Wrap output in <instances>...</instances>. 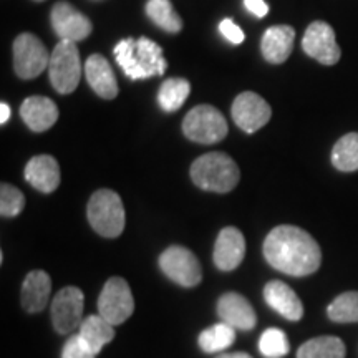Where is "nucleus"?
Masks as SVG:
<instances>
[{
  "instance_id": "f257e3e1",
  "label": "nucleus",
  "mask_w": 358,
  "mask_h": 358,
  "mask_svg": "<svg viewBox=\"0 0 358 358\" xmlns=\"http://www.w3.org/2000/svg\"><path fill=\"white\" fill-rule=\"evenodd\" d=\"M262 250L272 267L292 277L310 275L322 262L320 245L297 226H277L267 234Z\"/></svg>"
},
{
  "instance_id": "f03ea898",
  "label": "nucleus",
  "mask_w": 358,
  "mask_h": 358,
  "mask_svg": "<svg viewBox=\"0 0 358 358\" xmlns=\"http://www.w3.org/2000/svg\"><path fill=\"white\" fill-rule=\"evenodd\" d=\"M113 53L124 75L131 80H146L155 75H163L168 69L161 47L148 37L123 38L116 45Z\"/></svg>"
},
{
  "instance_id": "7ed1b4c3",
  "label": "nucleus",
  "mask_w": 358,
  "mask_h": 358,
  "mask_svg": "<svg viewBox=\"0 0 358 358\" xmlns=\"http://www.w3.org/2000/svg\"><path fill=\"white\" fill-rule=\"evenodd\" d=\"M241 173L236 161L226 153L199 156L191 166V179L204 191L229 192L239 182Z\"/></svg>"
},
{
  "instance_id": "20e7f679",
  "label": "nucleus",
  "mask_w": 358,
  "mask_h": 358,
  "mask_svg": "<svg viewBox=\"0 0 358 358\" xmlns=\"http://www.w3.org/2000/svg\"><path fill=\"white\" fill-rule=\"evenodd\" d=\"M88 221L98 234L115 239L124 229V208L118 192L100 189L90 198Z\"/></svg>"
},
{
  "instance_id": "39448f33",
  "label": "nucleus",
  "mask_w": 358,
  "mask_h": 358,
  "mask_svg": "<svg viewBox=\"0 0 358 358\" xmlns=\"http://www.w3.org/2000/svg\"><path fill=\"white\" fill-rule=\"evenodd\" d=\"M48 77L52 87L62 95L75 92L82 78V60L75 42L60 40L50 53Z\"/></svg>"
},
{
  "instance_id": "423d86ee",
  "label": "nucleus",
  "mask_w": 358,
  "mask_h": 358,
  "mask_svg": "<svg viewBox=\"0 0 358 358\" xmlns=\"http://www.w3.org/2000/svg\"><path fill=\"white\" fill-rule=\"evenodd\" d=\"M182 131L191 141L199 145H214L226 138L227 122L214 106L198 105L185 116Z\"/></svg>"
},
{
  "instance_id": "0eeeda50",
  "label": "nucleus",
  "mask_w": 358,
  "mask_h": 358,
  "mask_svg": "<svg viewBox=\"0 0 358 358\" xmlns=\"http://www.w3.org/2000/svg\"><path fill=\"white\" fill-rule=\"evenodd\" d=\"M134 310V299L128 282L122 277H110L98 297V312L111 325L127 322Z\"/></svg>"
},
{
  "instance_id": "6e6552de",
  "label": "nucleus",
  "mask_w": 358,
  "mask_h": 358,
  "mask_svg": "<svg viewBox=\"0 0 358 358\" xmlns=\"http://www.w3.org/2000/svg\"><path fill=\"white\" fill-rule=\"evenodd\" d=\"M50 64V53L42 40L34 34H22L13 42V66L24 80L37 78Z\"/></svg>"
},
{
  "instance_id": "1a4fd4ad",
  "label": "nucleus",
  "mask_w": 358,
  "mask_h": 358,
  "mask_svg": "<svg viewBox=\"0 0 358 358\" xmlns=\"http://www.w3.org/2000/svg\"><path fill=\"white\" fill-rule=\"evenodd\" d=\"M159 267L169 279L182 287H194L203 279L198 257L182 245H171L159 256Z\"/></svg>"
},
{
  "instance_id": "9d476101",
  "label": "nucleus",
  "mask_w": 358,
  "mask_h": 358,
  "mask_svg": "<svg viewBox=\"0 0 358 358\" xmlns=\"http://www.w3.org/2000/svg\"><path fill=\"white\" fill-rule=\"evenodd\" d=\"M85 297L78 287L62 289L52 301V322L58 334H70L83 322Z\"/></svg>"
},
{
  "instance_id": "9b49d317",
  "label": "nucleus",
  "mask_w": 358,
  "mask_h": 358,
  "mask_svg": "<svg viewBox=\"0 0 358 358\" xmlns=\"http://www.w3.org/2000/svg\"><path fill=\"white\" fill-rule=\"evenodd\" d=\"M302 48L308 57L315 58L322 65L332 66L342 57L334 29L327 22H312L302 38Z\"/></svg>"
},
{
  "instance_id": "f8f14e48",
  "label": "nucleus",
  "mask_w": 358,
  "mask_h": 358,
  "mask_svg": "<svg viewBox=\"0 0 358 358\" xmlns=\"http://www.w3.org/2000/svg\"><path fill=\"white\" fill-rule=\"evenodd\" d=\"M232 120L245 133H254L266 127L272 116L268 103L254 92H244L232 103Z\"/></svg>"
},
{
  "instance_id": "ddd939ff",
  "label": "nucleus",
  "mask_w": 358,
  "mask_h": 358,
  "mask_svg": "<svg viewBox=\"0 0 358 358\" xmlns=\"http://www.w3.org/2000/svg\"><path fill=\"white\" fill-rule=\"evenodd\" d=\"M50 22L60 40H70V42L87 38L93 30L92 22L66 2H58L53 6Z\"/></svg>"
},
{
  "instance_id": "4468645a",
  "label": "nucleus",
  "mask_w": 358,
  "mask_h": 358,
  "mask_svg": "<svg viewBox=\"0 0 358 358\" xmlns=\"http://www.w3.org/2000/svg\"><path fill=\"white\" fill-rule=\"evenodd\" d=\"M245 256V239L236 227H224L214 245V264L219 271L229 272L241 266Z\"/></svg>"
},
{
  "instance_id": "2eb2a0df",
  "label": "nucleus",
  "mask_w": 358,
  "mask_h": 358,
  "mask_svg": "<svg viewBox=\"0 0 358 358\" xmlns=\"http://www.w3.org/2000/svg\"><path fill=\"white\" fill-rule=\"evenodd\" d=\"M217 313L222 322L234 327L236 330H252L257 324L256 312L248 299L237 292H227L217 301Z\"/></svg>"
},
{
  "instance_id": "dca6fc26",
  "label": "nucleus",
  "mask_w": 358,
  "mask_h": 358,
  "mask_svg": "<svg viewBox=\"0 0 358 358\" xmlns=\"http://www.w3.org/2000/svg\"><path fill=\"white\" fill-rule=\"evenodd\" d=\"M83 71L88 85L98 96L105 98V100H113L118 96V82H116L110 62L105 57L98 55V53L90 57Z\"/></svg>"
},
{
  "instance_id": "f3484780",
  "label": "nucleus",
  "mask_w": 358,
  "mask_h": 358,
  "mask_svg": "<svg viewBox=\"0 0 358 358\" xmlns=\"http://www.w3.org/2000/svg\"><path fill=\"white\" fill-rule=\"evenodd\" d=\"M264 299L284 319L297 322L303 317V306L297 294L285 282L272 280L264 287Z\"/></svg>"
},
{
  "instance_id": "a211bd4d",
  "label": "nucleus",
  "mask_w": 358,
  "mask_h": 358,
  "mask_svg": "<svg viewBox=\"0 0 358 358\" xmlns=\"http://www.w3.org/2000/svg\"><path fill=\"white\" fill-rule=\"evenodd\" d=\"M25 179L40 192H53L60 186V166L50 155L34 156L25 166Z\"/></svg>"
},
{
  "instance_id": "6ab92c4d",
  "label": "nucleus",
  "mask_w": 358,
  "mask_h": 358,
  "mask_svg": "<svg viewBox=\"0 0 358 358\" xmlns=\"http://www.w3.org/2000/svg\"><path fill=\"white\" fill-rule=\"evenodd\" d=\"M20 116L24 123L35 133L47 131L58 120L55 101L47 96H30L22 103Z\"/></svg>"
},
{
  "instance_id": "aec40b11",
  "label": "nucleus",
  "mask_w": 358,
  "mask_h": 358,
  "mask_svg": "<svg viewBox=\"0 0 358 358\" xmlns=\"http://www.w3.org/2000/svg\"><path fill=\"white\" fill-rule=\"evenodd\" d=\"M295 30L290 25H275L266 30L261 42L262 55L268 64H284L294 48Z\"/></svg>"
},
{
  "instance_id": "412c9836",
  "label": "nucleus",
  "mask_w": 358,
  "mask_h": 358,
  "mask_svg": "<svg viewBox=\"0 0 358 358\" xmlns=\"http://www.w3.org/2000/svg\"><path fill=\"white\" fill-rule=\"evenodd\" d=\"M52 292V280L50 275L43 271H32L29 272L22 285L20 301L22 307L27 312L35 313L43 310L47 306L48 299H50Z\"/></svg>"
},
{
  "instance_id": "4be33fe9",
  "label": "nucleus",
  "mask_w": 358,
  "mask_h": 358,
  "mask_svg": "<svg viewBox=\"0 0 358 358\" xmlns=\"http://www.w3.org/2000/svg\"><path fill=\"white\" fill-rule=\"evenodd\" d=\"M78 335L85 342V345L98 355L103 350V347L115 338V325L103 319L100 313L90 315L87 319H83L78 329Z\"/></svg>"
},
{
  "instance_id": "5701e85b",
  "label": "nucleus",
  "mask_w": 358,
  "mask_h": 358,
  "mask_svg": "<svg viewBox=\"0 0 358 358\" xmlns=\"http://www.w3.org/2000/svg\"><path fill=\"white\" fill-rule=\"evenodd\" d=\"M345 343L338 337H317L297 350V358H345Z\"/></svg>"
},
{
  "instance_id": "b1692460",
  "label": "nucleus",
  "mask_w": 358,
  "mask_h": 358,
  "mask_svg": "<svg viewBox=\"0 0 358 358\" xmlns=\"http://www.w3.org/2000/svg\"><path fill=\"white\" fill-rule=\"evenodd\" d=\"M191 93V83L186 78H168L158 92L159 106L168 113H173L185 105Z\"/></svg>"
},
{
  "instance_id": "393cba45",
  "label": "nucleus",
  "mask_w": 358,
  "mask_h": 358,
  "mask_svg": "<svg viewBox=\"0 0 358 358\" xmlns=\"http://www.w3.org/2000/svg\"><path fill=\"white\" fill-rule=\"evenodd\" d=\"M332 164L338 171L352 173L358 169V133H348L335 143Z\"/></svg>"
},
{
  "instance_id": "a878e982",
  "label": "nucleus",
  "mask_w": 358,
  "mask_h": 358,
  "mask_svg": "<svg viewBox=\"0 0 358 358\" xmlns=\"http://www.w3.org/2000/svg\"><path fill=\"white\" fill-rule=\"evenodd\" d=\"M236 340V329L231 327L226 322L216 324L209 329H206L201 332L198 343L201 350L206 353H216L221 350H226L227 347H231Z\"/></svg>"
},
{
  "instance_id": "bb28decb",
  "label": "nucleus",
  "mask_w": 358,
  "mask_h": 358,
  "mask_svg": "<svg viewBox=\"0 0 358 358\" xmlns=\"http://www.w3.org/2000/svg\"><path fill=\"white\" fill-rule=\"evenodd\" d=\"M146 13L159 29L166 30L169 34L181 32L182 20L169 0H148Z\"/></svg>"
},
{
  "instance_id": "cd10ccee",
  "label": "nucleus",
  "mask_w": 358,
  "mask_h": 358,
  "mask_svg": "<svg viewBox=\"0 0 358 358\" xmlns=\"http://www.w3.org/2000/svg\"><path fill=\"white\" fill-rule=\"evenodd\" d=\"M327 315L330 320L338 322V324H352L358 322V292H345L334 299L329 308H327Z\"/></svg>"
},
{
  "instance_id": "c85d7f7f",
  "label": "nucleus",
  "mask_w": 358,
  "mask_h": 358,
  "mask_svg": "<svg viewBox=\"0 0 358 358\" xmlns=\"http://www.w3.org/2000/svg\"><path fill=\"white\" fill-rule=\"evenodd\" d=\"M289 338L279 329H267L259 340V350L266 358H282L289 353Z\"/></svg>"
},
{
  "instance_id": "c756f323",
  "label": "nucleus",
  "mask_w": 358,
  "mask_h": 358,
  "mask_svg": "<svg viewBox=\"0 0 358 358\" xmlns=\"http://www.w3.org/2000/svg\"><path fill=\"white\" fill-rule=\"evenodd\" d=\"M25 208V196L15 186L3 182L0 186V214L3 217L19 216Z\"/></svg>"
},
{
  "instance_id": "7c9ffc66",
  "label": "nucleus",
  "mask_w": 358,
  "mask_h": 358,
  "mask_svg": "<svg viewBox=\"0 0 358 358\" xmlns=\"http://www.w3.org/2000/svg\"><path fill=\"white\" fill-rule=\"evenodd\" d=\"M96 355L85 345V342L80 338L78 334L71 335L66 340L64 350H62V358H95Z\"/></svg>"
},
{
  "instance_id": "2f4dec72",
  "label": "nucleus",
  "mask_w": 358,
  "mask_h": 358,
  "mask_svg": "<svg viewBox=\"0 0 358 358\" xmlns=\"http://www.w3.org/2000/svg\"><path fill=\"white\" fill-rule=\"evenodd\" d=\"M219 32L224 35V38H226L227 42H231L234 45L243 43L245 38V35L243 30H241V27L236 25L231 19H224L221 24H219Z\"/></svg>"
},
{
  "instance_id": "473e14b6",
  "label": "nucleus",
  "mask_w": 358,
  "mask_h": 358,
  "mask_svg": "<svg viewBox=\"0 0 358 358\" xmlns=\"http://www.w3.org/2000/svg\"><path fill=\"white\" fill-rule=\"evenodd\" d=\"M244 6L252 15L259 17V19L266 17L268 12V6L264 0H244Z\"/></svg>"
},
{
  "instance_id": "72a5a7b5",
  "label": "nucleus",
  "mask_w": 358,
  "mask_h": 358,
  "mask_svg": "<svg viewBox=\"0 0 358 358\" xmlns=\"http://www.w3.org/2000/svg\"><path fill=\"white\" fill-rule=\"evenodd\" d=\"M8 118H10V106H8L6 101H2L0 103V123L6 124L8 122Z\"/></svg>"
},
{
  "instance_id": "f704fd0d",
  "label": "nucleus",
  "mask_w": 358,
  "mask_h": 358,
  "mask_svg": "<svg viewBox=\"0 0 358 358\" xmlns=\"http://www.w3.org/2000/svg\"><path fill=\"white\" fill-rule=\"evenodd\" d=\"M217 358H252L248 353L243 352H236V353H224V355H219Z\"/></svg>"
},
{
  "instance_id": "c9c22d12",
  "label": "nucleus",
  "mask_w": 358,
  "mask_h": 358,
  "mask_svg": "<svg viewBox=\"0 0 358 358\" xmlns=\"http://www.w3.org/2000/svg\"><path fill=\"white\" fill-rule=\"evenodd\" d=\"M35 2H43V0H35Z\"/></svg>"
}]
</instances>
